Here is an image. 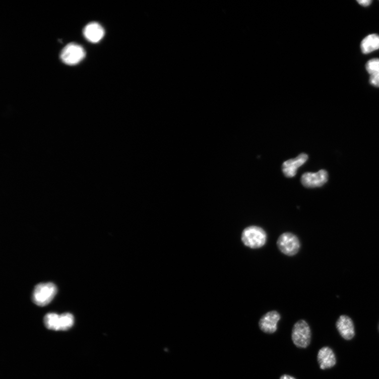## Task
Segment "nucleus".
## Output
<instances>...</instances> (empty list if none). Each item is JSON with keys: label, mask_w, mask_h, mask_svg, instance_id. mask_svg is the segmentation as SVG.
<instances>
[{"label": "nucleus", "mask_w": 379, "mask_h": 379, "mask_svg": "<svg viewBox=\"0 0 379 379\" xmlns=\"http://www.w3.org/2000/svg\"><path fill=\"white\" fill-rule=\"evenodd\" d=\"M267 239L266 231L257 226H250L243 231L241 240L243 244L251 248H259L265 245Z\"/></svg>", "instance_id": "nucleus-1"}, {"label": "nucleus", "mask_w": 379, "mask_h": 379, "mask_svg": "<svg viewBox=\"0 0 379 379\" xmlns=\"http://www.w3.org/2000/svg\"><path fill=\"white\" fill-rule=\"evenodd\" d=\"M294 345L299 348H306L310 344L311 331L309 325L303 320L296 323L292 331Z\"/></svg>", "instance_id": "nucleus-2"}, {"label": "nucleus", "mask_w": 379, "mask_h": 379, "mask_svg": "<svg viewBox=\"0 0 379 379\" xmlns=\"http://www.w3.org/2000/svg\"><path fill=\"white\" fill-rule=\"evenodd\" d=\"M57 288L53 283H40L35 286L32 294L33 302L40 306L48 304L54 298Z\"/></svg>", "instance_id": "nucleus-3"}, {"label": "nucleus", "mask_w": 379, "mask_h": 379, "mask_svg": "<svg viewBox=\"0 0 379 379\" xmlns=\"http://www.w3.org/2000/svg\"><path fill=\"white\" fill-rule=\"evenodd\" d=\"M277 246L282 254L291 257L299 252L300 242L297 236L290 232H286L279 236Z\"/></svg>", "instance_id": "nucleus-4"}, {"label": "nucleus", "mask_w": 379, "mask_h": 379, "mask_svg": "<svg viewBox=\"0 0 379 379\" xmlns=\"http://www.w3.org/2000/svg\"><path fill=\"white\" fill-rule=\"evenodd\" d=\"M86 54L84 47L78 44L71 43L65 47L61 53L60 58L65 64L74 66L84 60Z\"/></svg>", "instance_id": "nucleus-5"}, {"label": "nucleus", "mask_w": 379, "mask_h": 379, "mask_svg": "<svg viewBox=\"0 0 379 379\" xmlns=\"http://www.w3.org/2000/svg\"><path fill=\"white\" fill-rule=\"evenodd\" d=\"M280 319V314L276 311L267 312L260 320L259 326L260 330L266 334H274L277 330Z\"/></svg>", "instance_id": "nucleus-6"}, {"label": "nucleus", "mask_w": 379, "mask_h": 379, "mask_svg": "<svg viewBox=\"0 0 379 379\" xmlns=\"http://www.w3.org/2000/svg\"><path fill=\"white\" fill-rule=\"evenodd\" d=\"M328 174L322 170L316 173L306 172L301 177L302 184L307 187H317L323 186L328 181Z\"/></svg>", "instance_id": "nucleus-7"}, {"label": "nucleus", "mask_w": 379, "mask_h": 379, "mask_svg": "<svg viewBox=\"0 0 379 379\" xmlns=\"http://www.w3.org/2000/svg\"><path fill=\"white\" fill-rule=\"evenodd\" d=\"M336 326L340 335L345 340H351L355 335L354 326L352 319L347 315L339 317Z\"/></svg>", "instance_id": "nucleus-8"}, {"label": "nucleus", "mask_w": 379, "mask_h": 379, "mask_svg": "<svg viewBox=\"0 0 379 379\" xmlns=\"http://www.w3.org/2000/svg\"><path fill=\"white\" fill-rule=\"evenodd\" d=\"M308 159L306 154L301 153L297 158L284 162L282 165L283 172L286 176L292 177L297 174L298 169Z\"/></svg>", "instance_id": "nucleus-9"}, {"label": "nucleus", "mask_w": 379, "mask_h": 379, "mask_svg": "<svg viewBox=\"0 0 379 379\" xmlns=\"http://www.w3.org/2000/svg\"><path fill=\"white\" fill-rule=\"evenodd\" d=\"M318 361L323 370L333 368L336 364V357L333 350L328 347L320 350L318 353Z\"/></svg>", "instance_id": "nucleus-10"}, {"label": "nucleus", "mask_w": 379, "mask_h": 379, "mask_svg": "<svg viewBox=\"0 0 379 379\" xmlns=\"http://www.w3.org/2000/svg\"><path fill=\"white\" fill-rule=\"evenodd\" d=\"M84 34L89 41L97 43L103 38L105 31L100 24L97 22H91L85 28Z\"/></svg>", "instance_id": "nucleus-11"}, {"label": "nucleus", "mask_w": 379, "mask_h": 379, "mask_svg": "<svg viewBox=\"0 0 379 379\" xmlns=\"http://www.w3.org/2000/svg\"><path fill=\"white\" fill-rule=\"evenodd\" d=\"M361 49L365 54L379 49V35L372 34L366 37L361 42Z\"/></svg>", "instance_id": "nucleus-12"}, {"label": "nucleus", "mask_w": 379, "mask_h": 379, "mask_svg": "<svg viewBox=\"0 0 379 379\" xmlns=\"http://www.w3.org/2000/svg\"><path fill=\"white\" fill-rule=\"evenodd\" d=\"M366 70L370 75V84L379 87V58H372L366 64Z\"/></svg>", "instance_id": "nucleus-13"}, {"label": "nucleus", "mask_w": 379, "mask_h": 379, "mask_svg": "<svg viewBox=\"0 0 379 379\" xmlns=\"http://www.w3.org/2000/svg\"><path fill=\"white\" fill-rule=\"evenodd\" d=\"M44 323L48 329L60 331V315L54 313L47 314L44 317Z\"/></svg>", "instance_id": "nucleus-14"}, {"label": "nucleus", "mask_w": 379, "mask_h": 379, "mask_svg": "<svg viewBox=\"0 0 379 379\" xmlns=\"http://www.w3.org/2000/svg\"><path fill=\"white\" fill-rule=\"evenodd\" d=\"M74 324V317L72 314L66 313L60 315V331L70 329Z\"/></svg>", "instance_id": "nucleus-15"}, {"label": "nucleus", "mask_w": 379, "mask_h": 379, "mask_svg": "<svg viewBox=\"0 0 379 379\" xmlns=\"http://www.w3.org/2000/svg\"><path fill=\"white\" fill-rule=\"evenodd\" d=\"M358 3L363 7H368L372 3L370 0H361V1H357Z\"/></svg>", "instance_id": "nucleus-16"}, {"label": "nucleus", "mask_w": 379, "mask_h": 379, "mask_svg": "<svg viewBox=\"0 0 379 379\" xmlns=\"http://www.w3.org/2000/svg\"><path fill=\"white\" fill-rule=\"evenodd\" d=\"M280 379H296V378L291 375H289L288 374H284V375H282L280 377Z\"/></svg>", "instance_id": "nucleus-17"}]
</instances>
